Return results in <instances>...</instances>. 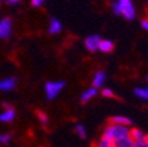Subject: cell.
Here are the masks:
<instances>
[{"instance_id": "cell-19", "label": "cell", "mask_w": 148, "mask_h": 147, "mask_svg": "<svg viewBox=\"0 0 148 147\" xmlns=\"http://www.w3.org/2000/svg\"><path fill=\"white\" fill-rule=\"evenodd\" d=\"M11 141H12V134H9V133H7V134H0V143L1 144L7 146V144H9Z\"/></svg>"}, {"instance_id": "cell-10", "label": "cell", "mask_w": 148, "mask_h": 147, "mask_svg": "<svg viewBox=\"0 0 148 147\" xmlns=\"http://www.w3.org/2000/svg\"><path fill=\"white\" fill-rule=\"evenodd\" d=\"M112 147H134V139L131 137H123L116 141H112Z\"/></svg>"}, {"instance_id": "cell-25", "label": "cell", "mask_w": 148, "mask_h": 147, "mask_svg": "<svg viewBox=\"0 0 148 147\" xmlns=\"http://www.w3.org/2000/svg\"><path fill=\"white\" fill-rule=\"evenodd\" d=\"M145 142L148 143V135H145Z\"/></svg>"}, {"instance_id": "cell-21", "label": "cell", "mask_w": 148, "mask_h": 147, "mask_svg": "<svg viewBox=\"0 0 148 147\" xmlns=\"http://www.w3.org/2000/svg\"><path fill=\"white\" fill-rule=\"evenodd\" d=\"M134 147H148V143L145 142V139L144 141H136L134 142Z\"/></svg>"}, {"instance_id": "cell-15", "label": "cell", "mask_w": 148, "mask_h": 147, "mask_svg": "<svg viewBox=\"0 0 148 147\" xmlns=\"http://www.w3.org/2000/svg\"><path fill=\"white\" fill-rule=\"evenodd\" d=\"M130 137L134 139V142L136 141H144L145 139V134L139 129H131L130 130Z\"/></svg>"}, {"instance_id": "cell-16", "label": "cell", "mask_w": 148, "mask_h": 147, "mask_svg": "<svg viewBox=\"0 0 148 147\" xmlns=\"http://www.w3.org/2000/svg\"><path fill=\"white\" fill-rule=\"evenodd\" d=\"M95 147H112V141L108 139L107 137H105V135H102L97 142Z\"/></svg>"}, {"instance_id": "cell-24", "label": "cell", "mask_w": 148, "mask_h": 147, "mask_svg": "<svg viewBox=\"0 0 148 147\" xmlns=\"http://www.w3.org/2000/svg\"><path fill=\"white\" fill-rule=\"evenodd\" d=\"M18 1H21V0H7V3H8L9 6H12V4H17Z\"/></svg>"}, {"instance_id": "cell-4", "label": "cell", "mask_w": 148, "mask_h": 147, "mask_svg": "<svg viewBox=\"0 0 148 147\" xmlns=\"http://www.w3.org/2000/svg\"><path fill=\"white\" fill-rule=\"evenodd\" d=\"M13 21L11 17H4L0 20V40H5L12 33Z\"/></svg>"}, {"instance_id": "cell-20", "label": "cell", "mask_w": 148, "mask_h": 147, "mask_svg": "<svg viewBox=\"0 0 148 147\" xmlns=\"http://www.w3.org/2000/svg\"><path fill=\"white\" fill-rule=\"evenodd\" d=\"M102 95L106 98H114L115 97L114 92L111 89H108V88H102Z\"/></svg>"}, {"instance_id": "cell-8", "label": "cell", "mask_w": 148, "mask_h": 147, "mask_svg": "<svg viewBox=\"0 0 148 147\" xmlns=\"http://www.w3.org/2000/svg\"><path fill=\"white\" fill-rule=\"evenodd\" d=\"M106 80H107V74H106L103 70L95 72V74H94V77H92V86L97 88V89H101V88L105 86Z\"/></svg>"}, {"instance_id": "cell-14", "label": "cell", "mask_w": 148, "mask_h": 147, "mask_svg": "<svg viewBox=\"0 0 148 147\" xmlns=\"http://www.w3.org/2000/svg\"><path fill=\"white\" fill-rule=\"evenodd\" d=\"M134 94H135L139 99H143V101L148 102V86H144V88H135V89H134Z\"/></svg>"}, {"instance_id": "cell-11", "label": "cell", "mask_w": 148, "mask_h": 147, "mask_svg": "<svg viewBox=\"0 0 148 147\" xmlns=\"http://www.w3.org/2000/svg\"><path fill=\"white\" fill-rule=\"evenodd\" d=\"M50 35H58L62 31V24L58 19H52L49 23V28H48Z\"/></svg>"}, {"instance_id": "cell-1", "label": "cell", "mask_w": 148, "mask_h": 147, "mask_svg": "<svg viewBox=\"0 0 148 147\" xmlns=\"http://www.w3.org/2000/svg\"><path fill=\"white\" fill-rule=\"evenodd\" d=\"M112 11L115 15L123 16L126 20H134L136 17V9L132 0H115L112 3Z\"/></svg>"}, {"instance_id": "cell-7", "label": "cell", "mask_w": 148, "mask_h": 147, "mask_svg": "<svg viewBox=\"0 0 148 147\" xmlns=\"http://www.w3.org/2000/svg\"><path fill=\"white\" fill-rule=\"evenodd\" d=\"M17 85V78L16 77H7L0 80V90L1 92H12Z\"/></svg>"}, {"instance_id": "cell-12", "label": "cell", "mask_w": 148, "mask_h": 147, "mask_svg": "<svg viewBox=\"0 0 148 147\" xmlns=\"http://www.w3.org/2000/svg\"><path fill=\"white\" fill-rule=\"evenodd\" d=\"M98 50L102 53H111L114 50V43L111 40H103V39H102L101 43H99Z\"/></svg>"}, {"instance_id": "cell-18", "label": "cell", "mask_w": 148, "mask_h": 147, "mask_svg": "<svg viewBox=\"0 0 148 147\" xmlns=\"http://www.w3.org/2000/svg\"><path fill=\"white\" fill-rule=\"evenodd\" d=\"M37 117H38V121L41 122V125H42V126H48L49 119H48L46 113H44V111H37Z\"/></svg>"}, {"instance_id": "cell-6", "label": "cell", "mask_w": 148, "mask_h": 147, "mask_svg": "<svg viewBox=\"0 0 148 147\" xmlns=\"http://www.w3.org/2000/svg\"><path fill=\"white\" fill-rule=\"evenodd\" d=\"M4 107H5V110L0 114V122H4V123L13 122V121H15V117H16L15 109L9 104H4Z\"/></svg>"}, {"instance_id": "cell-23", "label": "cell", "mask_w": 148, "mask_h": 147, "mask_svg": "<svg viewBox=\"0 0 148 147\" xmlns=\"http://www.w3.org/2000/svg\"><path fill=\"white\" fill-rule=\"evenodd\" d=\"M142 28L145 32H148V19H143L142 20Z\"/></svg>"}, {"instance_id": "cell-26", "label": "cell", "mask_w": 148, "mask_h": 147, "mask_svg": "<svg viewBox=\"0 0 148 147\" xmlns=\"http://www.w3.org/2000/svg\"><path fill=\"white\" fill-rule=\"evenodd\" d=\"M147 81H148V76H147Z\"/></svg>"}, {"instance_id": "cell-9", "label": "cell", "mask_w": 148, "mask_h": 147, "mask_svg": "<svg viewBox=\"0 0 148 147\" xmlns=\"http://www.w3.org/2000/svg\"><path fill=\"white\" fill-rule=\"evenodd\" d=\"M97 95H98V89L94 88V86H90V88H87V89L81 94L79 99L82 104H87V102L91 101L92 98H95Z\"/></svg>"}, {"instance_id": "cell-13", "label": "cell", "mask_w": 148, "mask_h": 147, "mask_svg": "<svg viewBox=\"0 0 148 147\" xmlns=\"http://www.w3.org/2000/svg\"><path fill=\"white\" fill-rule=\"evenodd\" d=\"M111 123H118V125H123V126H130L132 123V121L126 115H112L110 118Z\"/></svg>"}, {"instance_id": "cell-22", "label": "cell", "mask_w": 148, "mask_h": 147, "mask_svg": "<svg viewBox=\"0 0 148 147\" xmlns=\"http://www.w3.org/2000/svg\"><path fill=\"white\" fill-rule=\"evenodd\" d=\"M46 0H32V6L33 7H41Z\"/></svg>"}, {"instance_id": "cell-3", "label": "cell", "mask_w": 148, "mask_h": 147, "mask_svg": "<svg viewBox=\"0 0 148 147\" xmlns=\"http://www.w3.org/2000/svg\"><path fill=\"white\" fill-rule=\"evenodd\" d=\"M66 82L62 80L60 81H49L45 84V95L48 101H54L60 95V93L65 89Z\"/></svg>"}, {"instance_id": "cell-5", "label": "cell", "mask_w": 148, "mask_h": 147, "mask_svg": "<svg viewBox=\"0 0 148 147\" xmlns=\"http://www.w3.org/2000/svg\"><path fill=\"white\" fill-rule=\"evenodd\" d=\"M101 40H102V39L98 36V35H90V36H87L86 39H85L83 45H85V48H86L89 52L94 53V52H97V50H98Z\"/></svg>"}, {"instance_id": "cell-17", "label": "cell", "mask_w": 148, "mask_h": 147, "mask_svg": "<svg viewBox=\"0 0 148 147\" xmlns=\"http://www.w3.org/2000/svg\"><path fill=\"white\" fill-rule=\"evenodd\" d=\"M74 131H75V134L79 137L81 139H85L87 137V131H86V127L83 125H81V123H78V125H75V129H74Z\"/></svg>"}, {"instance_id": "cell-27", "label": "cell", "mask_w": 148, "mask_h": 147, "mask_svg": "<svg viewBox=\"0 0 148 147\" xmlns=\"http://www.w3.org/2000/svg\"><path fill=\"white\" fill-rule=\"evenodd\" d=\"M0 3H1V0H0Z\"/></svg>"}, {"instance_id": "cell-2", "label": "cell", "mask_w": 148, "mask_h": 147, "mask_svg": "<svg viewBox=\"0 0 148 147\" xmlns=\"http://www.w3.org/2000/svg\"><path fill=\"white\" fill-rule=\"evenodd\" d=\"M130 127L128 126H123V125H118V123H108L103 130V135L107 137L111 141H116L123 137H128L130 135Z\"/></svg>"}]
</instances>
